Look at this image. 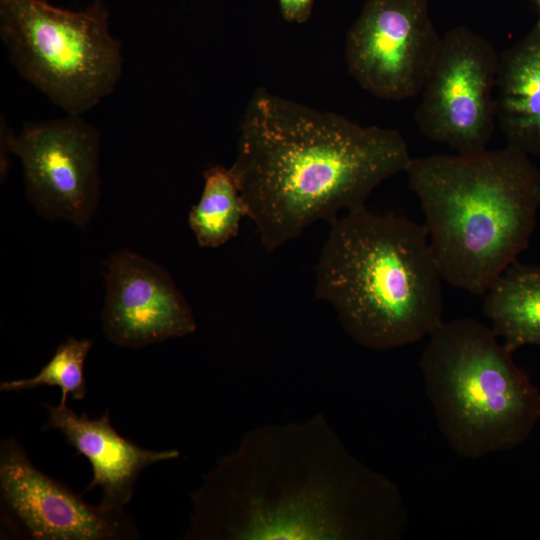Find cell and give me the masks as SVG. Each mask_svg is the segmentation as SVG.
<instances>
[{"label": "cell", "mask_w": 540, "mask_h": 540, "mask_svg": "<svg viewBox=\"0 0 540 540\" xmlns=\"http://www.w3.org/2000/svg\"><path fill=\"white\" fill-rule=\"evenodd\" d=\"M398 485L362 463L327 419L247 431L192 494L186 540H399Z\"/></svg>", "instance_id": "1"}, {"label": "cell", "mask_w": 540, "mask_h": 540, "mask_svg": "<svg viewBox=\"0 0 540 540\" xmlns=\"http://www.w3.org/2000/svg\"><path fill=\"white\" fill-rule=\"evenodd\" d=\"M230 170L260 241L274 251L314 222L366 206L412 157L395 129L362 126L256 89L242 116Z\"/></svg>", "instance_id": "2"}, {"label": "cell", "mask_w": 540, "mask_h": 540, "mask_svg": "<svg viewBox=\"0 0 540 540\" xmlns=\"http://www.w3.org/2000/svg\"><path fill=\"white\" fill-rule=\"evenodd\" d=\"M329 225L314 292L355 343L392 350L429 336L444 321L443 277L425 225L366 206Z\"/></svg>", "instance_id": "3"}, {"label": "cell", "mask_w": 540, "mask_h": 540, "mask_svg": "<svg viewBox=\"0 0 540 540\" xmlns=\"http://www.w3.org/2000/svg\"><path fill=\"white\" fill-rule=\"evenodd\" d=\"M405 173L443 280L484 295L529 245L540 205L539 170L506 145L412 158Z\"/></svg>", "instance_id": "4"}, {"label": "cell", "mask_w": 540, "mask_h": 540, "mask_svg": "<svg viewBox=\"0 0 540 540\" xmlns=\"http://www.w3.org/2000/svg\"><path fill=\"white\" fill-rule=\"evenodd\" d=\"M419 367L438 428L460 457L514 449L540 419V391L490 327L474 318L443 321Z\"/></svg>", "instance_id": "5"}, {"label": "cell", "mask_w": 540, "mask_h": 540, "mask_svg": "<svg viewBox=\"0 0 540 540\" xmlns=\"http://www.w3.org/2000/svg\"><path fill=\"white\" fill-rule=\"evenodd\" d=\"M96 0L72 11L45 0H0V38L19 75L68 115H83L114 92L122 44Z\"/></svg>", "instance_id": "6"}, {"label": "cell", "mask_w": 540, "mask_h": 540, "mask_svg": "<svg viewBox=\"0 0 540 540\" xmlns=\"http://www.w3.org/2000/svg\"><path fill=\"white\" fill-rule=\"evenodd\" d=\"M1 178L8 154L22 164L26 196L49 220L79 228L89 223L100 198V131L83 118L68 115L28 122L14 133L1 117Z\"/></svg>", "instance_id": "7"}, {"label": "cell", "mask_w": 540, "mask_h": 540, "mask_svg": "<svg viewBox=\"0 0 540 540\" xmlns=\"http://www.w3.org/2000/svg\"><path fill=\"white\" fill-rule=\"evenodd\" d=\"M499 53L483 35L456 26L442 37L414 119L428 139L457 154L487 149L495 127Z\"/></svg>", "instance_id": "8"}, {"label": "cell", "mask_w": 540, "mask_h": 540, "mask_svg": "<svg viewBox=\"0 0 540 540\" xmlns=\"http://www.w3.org/2000/svg\"><path fill=\"white\" fill-rule=\"evenodd\" d=\"M441 37L428 0H367L346 36L348 72L379 99L412 98L424 86Z\"/></svg>", "instance_id": "9"}, {"label": "cell", "mask_w": 540, "mask_h": 540, "mask_svg": "<svg viewBox=\"0 0 540 540\" xmlns=\"http://www.w3.org/2000/svg\"><path fill=\"white\" fill-rule=\"evenodd\" d=\"M0 492L6 510L35 540H127L140 533L125 509L86 503L30 461L14 438L1 442Z\"/></svg>", "instance_id": "10"}, {"label": "cell", "mask_w": 540, "mask_h": 540, "mask_svg": "<svg viewBox=\"0 0 540 540\" xmlns=\"http://www.w3.org/2000/svg\"><path fill=\"white\" fill-rule=\"evenodd\" d=\"M105 265L101 323L110 342L140 348L196 330L189 303L164 268L129 250L115 253Z\"/></svg>", "instance_id": "11"}, {"label": "cell", "mask_w": 540, "mask_h": 540, "mask_svg": "<svg viewBox=\"0 0 540 540\" xmlns=\"http://www.w3.org/2000/svg\"><path fill=\"white\" fill-rule=\"evenodd\" d=\"M45 407L48 420L42 429L57 430L79 455L88 459L93 475L86 491L100 488V504L106 508L124 509L145 468L179 457L177 450L145 449L121 436L112 426L109 410L91 419L67 405Z\"/></svg>", "instance_id": "12"}, {"label": "cell", "mask_w": 540, "mask_h": 540, "mask_svg": "<svg viewBox=\"0 0 540 540\" xmlns=\"http://www.w3.org/2000/svg\"><path fill=\"white\" fill-rule=\"evenodd\" d=\"M495 118L507 146L540 156V20L499 54Z\"/></svg>", "instance_id": "13"}, {"label": "cell", "mask_w": 540, "mask_h": 540, "mask_svg": "<svg viewBox=\"0 0 540 540\" xmlns=\"http://www.w3.org/2000/svg\"><path fill=\"white\" fill-rule=\"evenodd\" d=\"M483 296V313L490 328L509 351L524 345L540 346V264L516 260Z\"/></svg>", "instance_id": "14"}, {"label": "cell", "mask_w": 540, "mask_h": 540, "mask_svg": "<svg viewBox=\"0 0 540 540\" xmlns=\"http://www.w3.org/2000/svg\"><path fill=\"white\" fill-rule=\"evenodd\" d=\"M203 176V190L188 223L201 247L216 248L238 234L247 208L230 168L211 166Z\"/></svg>", "instance_id": "15"}, {"label": "cell", "mask_w": 540, "mask_h": 540, "mask_svg": "<svg viewBox=\"0 0 540 540\" xmlns=\"http://www.w3.org/2000/svg\"><path fill=\"white\" fill-rule=\"evenodd\" d=\"M91 345L87 339L70 337L56 349L35 376L2 381L0 391L18 392L40 386H56L61 390L60 405H67L69 395L74 400H83L87 393L84 365Z\"/></svg>", "instance_id": "16"}, {"label": "cell", "mask_w": 540, "mask_h": 540, "mask_svg": "<svg viewBox=\"0 0 540 540\" xmlns=\"http://www.w3.org/2000/svg\"><path fill=\"white\" fill-rule=\"evenodd\" d=\"M278 3L286 21L302 24L309 20L314 0H278Z\"/></svg>", "instance_id": "17"}, {"label": "cell", "mask_w": 540, "mask_h": 540, "mask_svg": "<svg viewBox=\"0 0 540 540\" xmlns=\"http://www.w3.org/2000/svg\"><path fill=\"white\" fill-rule=\"evenodd\" d=\"M535 1H536L537 5H538V7L540 9V0H535Z\"/></svg>", "instance_id": "18"}, {"label": "cell", "mask_w": 540, "mask_h": 540, "mask_svg": "<svg viewBox=\"0 0 540 540\" xmlns=\"http://www.w3.org/2000/svg\"><path fill=\"white\" fill-rule=\"evenodd\" d=\"M538 197H539V203H540V188H539V192H538Z\"/></svg>", "instance_id": "19"}]
</instances>
